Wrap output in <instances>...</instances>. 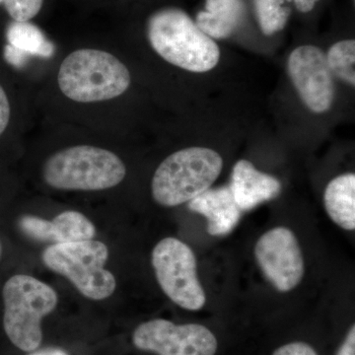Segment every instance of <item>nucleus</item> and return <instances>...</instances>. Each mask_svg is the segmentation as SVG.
I'll list each match as a JSON object with an SVG mask.
<instances>
[{"label": "nucleus", "instance_id": "obj_1", "mask_svg": "<svg viewBox=\"0 0 355 355\" xmlns=\"http://www.w3.org/2000/svg\"><path fill=\"white\" fill-rule=\"evenodd\" d=\"M147 37L161 58L180 69L202 73L218 64V46L182 9L169 7L153 13Z\"/></svg>", "mask_w": 355, "mask_h": 355}, {"label": "nucleus", "instance_id": "obj_2", "mask_svg": "<svg viewBox=\"0 0 355 355\" xmlns=\"http://www.w3.org/2000/svg\"><path fill=\"white\" fill-rule=\"evenodd\" d=\"M58 83L62 94L72 101L102 102L123 95L130 87V74L112 53L83 49L65 58Z\"/></svg>", "mask_w": 355, "mask_h": 355}, {"label": "nucleus", "instance_id": "obj_3", "mask_svg": "<svg viewBox=\"0 0 355 355\" xmlns=\"http://www.w3.org/2000/svg\"><path fill=\"white\" fill-rule=\"evenodd\" d=\"M127 168L119 156L91 146H77L53 154L44 162V182L58 190L103 191L118 186Z\"/></svg>", "mask_w": 355, "mask_h": 355}, {"label": "nucleus", "instance_id": "obj_4", "mask_svg": "<svg viewBox=\"0 0 355 355\" xmlns=\"http://www.w3.org/2000/svg\"><path fill=\"white\" fill-rule=\"evenodd\" d=\"M2 298L6 336L18 349L34 352L43 340L42 320L57 307V293L31 275H15L4 284Z\"/></svg>", "mask_w": 355, "mask_h": 355}, {"label": "nucleus", "instance_id": "obj_5", "mask_svg": "<svg viewBox=\"0 0 355 355\" xmlns=\"http://www.w3.org/2000/svg\"><path fill=\"white\" fill-rule=\"evenodd\" d=\"M223 167V159L205 147H190L171 154L154 173V200L166 207L190 202L209 190Z\"/></svg>", "mask_w": 355, "mask_h": 355}, {"label": "nucleus", "instance_id": "obj_6", "mask_svg": "<svg viewBox=\"0 0 355 355\" xmlns=\"http://www.w3.org/2000/svg\"><path fill=\"white\" fill-rule=\"evenodd\" d=\"M108 248L95 240L51 245L42 260L49 270L67 279L83 295L92 300L110 297L116 289L113 273L105 268Z\"/></svg>", "mask_w": 355, "mask_h": 355}, {"label": "nucleus", "instance_id": "obj_7", "mask_svg": "<svg viewBox=\"0 0 355 355\" xmlns=\"http://www.w3.org/2000/svg\"><path fill=\"white\" fill-rule=\"evenodd\" d=\"M153 266L163 292L186 310L202 309L207 301L198 280L193 250L176 238L161 240L153 252Z\"/></svg>", "mask_w": 355, "mask_h": 355}, {"label": "nucleus", "instance_id": "obj_8", "mask_svg": "<svg viewBox=\"0 0 355 355\" xmlns=\"http://www.w3.org/2000/svg\"><path fill=\"white\" fill-rule=\"evenodd\" d=\"M137 349L158 355H216V336L202 324H176L164 319L142 323L135 329Z\"/></svg>", "mask_w": 355, "mask_h": 355}, {"label": "nucleus", "instance_id": "obj_9", "mask_svg": "<svg viewBox=\"0 0 355 355\" xmlns=\"http://www.w3.org/2000/svg\"><path fill=\"white\" fill-rule=\"evenodd\" d=\"M254 256L266 279L280 292L292 291L303 279L304 260L291 229H270L257 242Z\"/></svg>", "mask_w": 355, "mask_h": 355}, {"label": "nucleus", "instance_id": "obj_10", "mask_svg": "<svg viewBox=\"0 0 355 355\" xmlns=\"http://www.w3.org/2000/svg\"><path fill=\"white\" fill-rule=\"evenodd\" d=\"M287 70L301 100L311 112H328L335 99V83L326 55L318 46H301L289 55Z\"/></svg>", "mask_w": 355, "mask_h": 355}, {"label": "nucleus", "instance_id": "obj_11", "mask_svg": "<svg viewBox=\"0 0 355 355\" xmlns=\"http://www.w3.org/2000/svg\"><path fill=\"white\" fill-rule=\"evenodd\" d=\"M20 230L30 239L51 244H67L93 239L96 228L81 212L67 210L46 220L35 216H24L19 219Z\"/></svg>", "mask_w": 355, "mask_h": 355}, {"label": "nucleus", "instance_id": "obj_12", "mask_svg": "<svg viewBox=\"0 0 355 355\" xmlns=\"http://www.w3.org/2000/svg\"><path fill=\"white\" fill-rule=\"evenodd\" d=\"M230 190L241 211H250L275 200L282 191L277 178L259 171L250 161L239 160L233 168Z\"/></svg>", "mask_w": 355, "mask_h": 355}, {"label": "nucleus", "instance_id": "obj_13", "mask_svg": "<svg viewBox=\"0 0 355 355\" xmlns=\"http://www.w3.org/2000/svg\"><path fill=\"white\" fill-rule=\"evenodd\" d=\"M189 209L207 219V232L212 236L230 234L242 216L229 186L203 191L189 202Z\"/></svg>", "mask_w": 355, "mask_h": 355}, {"label": "nucleus", "instance_id": "obj_14", "mask_svg": "<svg viewBox=\"0 0 355 355\" xmlns=\"http://www.w3.org/2000/svg\"><path fill=\"white\" fill-rule=\"evenodd\" d=\"M244 16L243 0H207L205 10L198 13L196 24L211 39H226L239 28Z\"/></svg>", "mask_w": 355, "mask_h": 355}, {"label": "nucleus", "instance_id": "obj_15", "mask_svg": "<svg viewBox=\"0 0 355 355\" xmlns=\"http://www.w3.org/2000/svg\"><path fill=\"white\" fill-rule=\"evenodd\" d=\"M324 202L331 220L345 230H354L355 175L349 173L331 180L324 191Z\"/></svg>", "mask_w": 355, "mask_h": 355}, {"label": "nucleus", "instance_id": "obj_16", "mask_svg": "<svg viewBox=\"0 0 355 355\" xmlns=\"http://www.w3.org/2000/svg\"><path fill=\"white\" fill-rule=\"evenodd\" d=\"M9 46L22 51L24 55L50 58L55 51V44L46 38L38 27L30 22L13 21L6 33Z\"/></svg>", "mask_w": 355, "mask_h": 355}, {"label": "nucleus", "instance_id": "obj_17", "mask_svg": "<svg viewBox=\"0 0 355 355\" xmlns=\"http://www.w3.org/2000/svg\"><path fill=\"white\" fill-rule=\"evenodd\" d=\"M291 0H254V11L261 32L272 36L286 27L291 9Z\"/></svg>", "mask_w": 355, "mask_h": 355}, {"label": "nucleus", "instance_id": "obj_18", "mask_svg": "<svg viewBox=\"0 0 355 355\" xmlns=\"http://www.w3.org/2000/svg\"><path fill=\"white\" fill-rule=\"evenodd\" d=\"M326 58L333 76L350 85H355L354 40H345L334 44Z\"/></svg>", "mask_w": 355, "mask_h": 355}, {"label": "nucleus", "instance_id": "obj_19", "mask_svg": "<svg viewBox=\"0 0 355 355\" xmlns=\"http://www.w3.org/2000/svg\"><path fill=\"white\" fill-rule=\"evenodd\" d=\"M43 2L44 0H3L2 3L14 21L28 22L38 15Z\"/></svg>", "mask_w": 355, "mask_h": 355}, {"label": "nucleus", "instance_id": "obj_20", "mask_svg": "<svg viewBox=\"0 0 355 355\" xmlns=\"http://www.w3.org/2000/svg\"><path fill=\"white\" fill-rule=\"evenodd\" d=\"M272 355H318L316 350L308 343L295 342L279 347Z\"/></svg>", "mask_w": 355, "mask_h": 355}, {"label": "nucleus", "instance_id": "obj_21", "mask_svg": "<svg viewBox=\"0 0 355 355\" xmlns=\"http://www.w3.org/2000/svg\"><path fill=\"white\" fill-rule=\"evenodd\" d=\"M10 121V104L6 91L0 85V135L6 130Z\"/></svg>", "mask_w": 355, "mask_h": 355}, {"label": "nucleus", "instance_id": "obj_22", "mask_svg": "<svg viewBox=\"0 0 355 355\" xmlns=\"http://www.w3.org/2000/svg\"><path fill=\"white\" fill-rule=\"evenodd\" d=\"M336 355H355V327L350 329L345 342L340 345Z\"/></svg>", "mask_w": 355, "mask_h": 355}, {"label": "nucleus", "instance_id": "obj_23", "mask_svg": "<svg viewBox=\"0 0 355 355\" xmlns=\"http://www.w3.org/2000/svg\"><path fill=\"white\" fill-rule=\"evenodd\" d=\"M296 8L300 12L307 13L310 12L319 0H293Z\"/></svg>", "mask_w": 355, "mask_h": 355}, {"label": "nucleus", "instance_id": "obj_24", "mask_svg": "<svg viewBox=\"0 0 355 355\" xmlns=\"http://www.w3.org/2000/svg\"><path fill=\"white\" fill-rule=\"evenodd\" d=\"M31 355H69L64 349H58V347H49V349H44L40 350V352H35Z\"/></svg>", "mask_w": 355, "mask_h": 355}, {"label": "nucleus", "instance_id": "obj_25", "mask_svg": "<svg viewBox=\"0 0 355 355\" xmlns=\"http://www.w3.org/2000/svg\"><path fill=\"white\" fill-rule=\"evenodd\" d=\"M1 254H2V245H1V242H0V258H1Z\"/></svg>", "mask_w": 355, "mask_h": 355}, {"label": "nucleus", "instance_id": "obj_26", "mask_svg": "<svg viewBox=\"0 0 355 355\" xmlns=\"http://www.w3.org/2000/svg\"><path fill=\"white\" fill-rule=\"evenodd\" d=\"M2 2H3V0H0V4H1Z\"/></svg>", "mask_w": 355, "mask_h": 355}]
</instances>
